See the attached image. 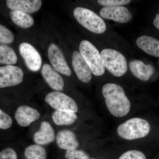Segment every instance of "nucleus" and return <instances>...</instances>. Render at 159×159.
Here are the masks:
<instances>
[{"instance_id": "obj_18", "label": "nucleus", "mask_w": 159, "mask_h": 159, "mask_svg": "<svg viewBox=\"0 0 159 159\" xmlns=\"http://www.w3.org/2000/svg\"><path fill=\"white\" fill-rule=\"evenodd\" d=\"M137 44L142 51L154 57H159V40L150 36L139 37L137 40Z\"/></svg>"}, {"instance_id": "obj_3", "label": "nucleus", "mask_w": 159, "mask_h": 159, "mask_svg": "<svg viewBox=\"0 0 159 159\" xmlns=\"http://www.w3.org/2000/svg\"><path fill=\"white\" fill-rule=\"evenodd\" d=\"M74 15L80 25L91 32L102 34L106 30V25L104 20L90 9L77 7L74 9Z\"/></svg>"}, {"instance_id": "obj_10", "label": "nucleus", "mask_w": 159, "mask_h": 159, "mask_svg": "<svg viewBox=\"0 0 159 159\" xmlns=\"http://www.w3.org/2000/svg\"><path fill=\"white\" fill-rule=\"evenodd\" d=\"M100 16L105 19L111 20L117 22L125 23L131 20L132 15L124 6L104 7L99 12Z\"/></svg>"}, {"instance_id": "obj_20", "label": "nucleus", "mask_w": 159, "mask_h": 159, "mask_svg": "<svg viewBox=\"0 0 159 159\" xmlns=\"http://www.w3.org/2000/svg\"><path fill=\"white\" fill-rule=\"evenodd\" d=\"M52 118L56 125H70L75 122L77 116L74 113L56 111L53 113Z\"/></svg>"}, {"instance_id": "obj_26", "label": "nucleus", "mask_w": 159, "mask_h": 159, "mask_svg": "<svg viewBox=\"0 0 159 159\" xmlns=\"http://www.w3.org/2000/svg\"><path fill=\"white\" fill-rule=\"evenodd\" d=\"M98 3L105 7H116L127 5L130 2V0H98Z\"/></svg>"}, {"instance_id": "obj_17", "label": "nucleus", "mask_w": 159, "mask_h": 159, "mask_svg": "<svg viewBox=\"0 0 159 159\" xmlns=\"http://www.w3.org/2000/svg\"><path fill=\"white\" fill-rule=\"evenodd\" d=\"M55 134L54 129L47 121H43L41 123L39 130L33 136V140L38 145H45L54 142Z\"/></svg>"}, {"instance_id": "obj_8", "label": "nucleus", "mask_w": 159, "mask_h": 159, "mask_svg": "<svg viewBox=\"0 0 159 159\" xmlns=\"http://www.w3.org/2000/svg\"><path fill=\"white\" fill-rule=\"evenodd\" d=\"M19 51L26 66L30 70L36 72L41 67L42 58L39 52L32 45L23 43L20 45Z\"/></svg>"}, {"instance_id": "obj_11", "label": "nucleus", "mask_w": 159, "mask_h": 159, "mask_svg": "<svg viewBox=\"0 0 159 159\" xmlns=\"http://www.w3.org/2000/svg\"><path fill=\"white\" fill-rule=\"evenodd\" d=\"M72 65L78 79L83 82L88 83L92 78L89 67L80 53L74 51L72 54Z\"/></svg>"}, {"instance_id": "obj_28", "label": "nucleus", "mask_w": 159, "mask_h": 159, "mask_svg": "<svg viewBox=\"0 0 159 159\" xmlns=\"http://www.w3.org/2000/svg\"><path fill=\"white\" fill-rule=\"evenodd\" d=\"M0 159H17V154L12 148H6L0 152Z\"/></svg>"}, {"instance_id": "obj_9", "label": "nucleus", "mask_w": 159, "mask_h": 159, "mask_svg": "<svg viewBox=\"0 0 159 159\" xmlns=\"http://www.w3.org/2000/svg\"><path fill=\"white\" fill-rule=\"evenodd\" d=\"M48 56L53 68L61 74L70 77L71 71L62 51L56 44L52 43L48 49Z\"/></svg>"}, {"instance_id": "obj_1", "label": "nucleus", "mask_w": 159, "mask_h": 159, "mask_svg": "<svg viewBox=\"0 0 159 159\" xmlns=\"http://www.w3.org/2000/svg\"><path fill=\"white\" fill-rule=\"evenodd\" d=\"M102 93L107 107L112 116L121 118L129 112L130 101L121 86L115 83L106 84L102 87Z\"/></svg>"}, {"instance_id": "obj_22", "label": "nucleus", "mask_w": 159, "mask_h": 159, "mask_svg": "<svg viewBox=\"0 0 159 159\" xmlns=\"http://www.w3.org/2000/svg\"><path fill=\"white\" fill-rule=\"evenodd\" d=\"M25 155L27 159H46L47 152L41 145H31L26 148Z\"/></svg>"}, {"instance_id": "obj_2", "label": "nucleus", "mask_w": 159, "mask_h": 159, "mask_svg": "<svg viewBox=\"0 0 159 159\" xmlns=\"http://www.w3.org/2000/svg\"><path fill=\"white\" fill-rule=\"evenodd\" d=\"M150 125L145 119L132 118L117 127V132L120 138L127 140H134L145 138L150 132Z\"/></svg>"}, {"instance_id": "obj_4", "label": "nucleus", "mask_w": 159, "mask_h": 159, "mask_svg": "<svg viewBox=\"0 0 159 159\" xmlns=\"http://www.w3.org/2000/svg\"><path fill=\"white\" fill-rule=\"evenodd\" d=\"M80 53L89 67L91 72L96 76L104 74L105 68L101 54L96 47L89 41L83 40L79 46Z\"/></svg>"}, {"instance_id": "obj_30", "label": "nucleus", "mask_w": 159, "mask_h": 159, "mask_svg": "<svg viewBox=\"0 0 159 159\" xmlns=\"http://www.w3.org/2000/svg\"><path fill=\"white\" fill-rule=\"evenodd\" d=\"M90 159H95V158H91Z\"/></svg>"}, {"instance_id": "obj_21", "label": "nucleus", "mask_w": 159, "mask_h": 159, "mask_svg": "<svg viewBox=\"0 0 159 159\" xmlns=\"http://www.w3.org/2000/svg\"><path fill=\"white\" fill-rule=\"evenodd\" d=\"M17 61V57L14 50L6 45L0 44V63L11 65Z\"/></svg>"}, {"instance_id": "obj_16", "label": "nucleus", "mask_w": 159, "mask_h": 159, "mask_svg": "<svg viewBox=\"0 0 159 159\" xmlns=\"http://www.w3.org/2000/svg\"><path fill=\"white\" fill-rule=\"evenodd\" d=\"M56 142L60 148L67 151L75 150L79 146L75 134L72 131L66 129L58 132Z\"/></svg>"}, {"instance_id": "obj_29", "label": "nucleus", "mask_w": 159, "mask_h": 159, "mask_svg": "<svg viewBox=\"0 0 159 159\" xmlns=\"http://www.w3.org/2000/svg\"><path fill=\"white\" fill-rule=\"evenodd\" d=\"M153 25L156 28L159 30V13L157 14L155 19L153 21Z\"/></svg>"}, {"instance_id": "obj_14", "label": "nucleus", "mask_w": 159, "mask_h": 159, "mask_svg": "<svg viewBox=\"0 0 159 159\" xmlns=\"http://www.w3.org/2000/svg\"><path fill=\"white\" fill-rule=\"evenodd\" d=\"M42 74L51 88L58 92L63 90L64 81L62 77L50 65L45 64L43 66Z\"/></svg>"}, {"instance_id": "obj_5", "label": "nucleus", "mask_w": 159, "mask_h": 159, "mask_svg": "<svg viewBox=\"0 0 159 159\" xmlns=\"http://www.w3.org/2000/svg\"><path fill=\"white\" fill-rule=\"evenodd\" d=\"M103 65L114 76L120 77L128 70L127 61L123 54L112 49H104L101 52Z\"/></svg>"}, {"instance_id": "obj_25", "label": "nucleus", "mask_w": 159, "mask_h": 159, "mask_svg": "<svg viewBox=\"0 0 159 159\" xmlns=\"http://www.w3.org/2000/svg\"><path fill=\"white\" fill-rule=\"evenodd\" d=\"M119 159H146L144 153L140 151L131 150L122 154Z\"/></svg>"}, {"instance_id": "obj_19", "label": "nucleus", "mask_w": 159, "mask_h": 159, "mask_svg": "<svg viewBox=\"0 0 159 159\" xmlns=\"http://www.w3.org/2000/svg\"><path fill=\"white\" fill-rule=\"evenodd\" d=\"M10 16L12 21L20 28L28 29L34 25V20L32 16L24 11L11 10Z\"/></svg>"}, {"instance_id": "obj_6", "label": "nucleus", "mask_w": 159, "mask_h": 159, "mask_svg": "<svg viewBox=\"0 0 159 159\" xmlns=\"http://www.w3.org/2000/svg\"><path fill=\"white\" fill-rule=\"evenodd\" d=\"M46 102L56 111L77 112L78 106L74 99L58 91L49 93L45 97Z\"/></svg>"}, {"instance_id": "obj_7", "label": "nucleus", "mask_w": 159, "mask_h": 159, "mask_svg": "<svg viewBox=\"0 0 159 159\" xmlns=\"http://www.w3.org/2000/svg\"><path fill=\"white\" fill-rule=\"evenodd\" d=\"M24 72L19 67L7 65L0 67V88L17 85L22 82Z\"/></svg>"}, {"instance_id": "obj_27", "label": "nucleus", "mask_w": 159, "mask_h": 159, "mask_svg": "<svg viewBox=\"0 0 159 159\" xmlns=\"http://www.w3.org/2000/svg\"><path fill=\"white\" fill-rule=\"evenodd\" d=\"M12 124L11 117L0 109V129H8L11 127Z\"/></svg>"}, {"instance_id": "obj_15", "label": "nucleus", "mask_w": 159, "mask_h": 159, "mask_svg": "<svg viewBox=\"0 0 159 159\" xmlns=\"http://www.w3.org/2000/svg\"><path fill=\"white\" fill-rule=\"evenodd\" d=\"M129 67L132 74L142 81H148L155 72L153 66L145 64L143 61L139 60H134L130 61Z\"/></svg>"}, {"instance_id": "obj_12", "label": "nucleus", "mask_w": 159, "mask_h": 159, "mask_svg": "<svg viewBox=\"0 0 159 159\" xmlns=\"http://www.w3.org/2000/svg\"><path fill=\"white\" fill-rule=\"evenodd\" d=\"M39 113L28 106H20L16 111L15 118L20 126L26 127L40 118Z\"/></svg>"}, {"instance_id": "obj_23", "label": "nucleus", "mask_w": 159, "mask_h": 159, "mask_svg": "<svg viewBox=\"0 0 159 159\" xmlns=\"http://www.w3.org/2000/svg\"><path fill=\"white\" fill-rule=\"evenodd\" d=\"M14 40L13 33L5 26L0 25V43L9 44L13 43Z\"/></svg>"}, {"instance_id": "obj_13", "label": "nucleus", "mask_w": 159, "mask_h": 159, "mask_svg": "<svg viewBox=\"0 0 159 159\" xmlns=\"http://www.w3.org/2000/svg\"><path fill=\"white\" fill-rule=\"evenodd\" d=\"M42 4L41 0H7V7L12 11H20L26 13L37 12Z\"/></svg>"}, {"instance_id": "obj_24", "label": "nucleus", "mask_w": 159, "mask_h": 159, "mask_svg": "<svg viewBox=\"0 0 159 159\" xmlns=\"http://www.w3.org/2000/svg\"><path fill=\"white\" fill-rule=\"evenodd\" d=\"M65 157L66 159H90L88 154L85 152L77 149L67 151Z\"/></svg>"}]
</instances>
